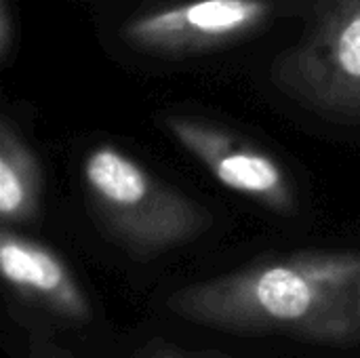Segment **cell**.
<instances>
[{
	"label": "cell",
	"instance_id": "8992f818",
	"mask_svg": "<svg viewBox=\"0 0 360 358\" xmlns=\"http://www.w3.org/2000/svg\"><path fill=\"white\" fill-rule=\"evenodd\" d=\"M0 268L6 285L44 310L84 323L91 306L68 264L46 245L17 234L8 226L0 232Z\"/></svg>",
	"mask_w": 360,
	"mask_h": 358
},
{
	"label": "cell",
	"instance_id": "6da1fadb",
	"mask_svg": "<svg viewBox=\"0 0 360 358\" xmlns=\"http://www.w3.org/2000/svg\"><path fill=\"white\" fill-rule=\"evenodd\" d=\"M360 251H302L188 285L167 308L226 333H291L319 342L356 335Z\"/></svg>",
	"mask_w": 360,
	"mask_h": 358
},
{
	"label": "cell",
	"instance_id": "3957f363",
	"mask_svg": "<svg viewBox=\"0 0 360 358\" xmlns=\"http://www.w3.org/2000/svg\"><path fill=\"white\" fill-rule=\"evenodd\" d=\"M306 27L270 65L274 87L302 108L360 120V0H304Z\"/></svg>",
	"mask_w": 360,
	"mask_h": 358
},
{
	"label": "cell",
	"instance_id": "9c48e42d",
	"mask_svg": "<svg viewBox=\"0 0 360 358\" xmlns=\"http://www.w3.org/2000/svg\"><path fill=\"white\" fill-rule=\"evenodd\" d=\"M27 354L30 358H76L68 348H63L61 344H57L53 338L44 333H30Z\"/></svg>",
	"mask_w": 360,
	"mask_h": 358
},
{
	"label": "cell",
	"instance_id": "52a82bcc",
	"mask_svg": "<svg viewBox=\"0 0 360 358\" xmlns=\"http://www.w3.org/2000/svg\"><path fill=\"white\" fill-rule=\"evenodd\" d=\"M42 169L34 150L8 118L0 122V219L2 226L30 224L40 213Z\"/></svg>",
	"mask_w": 360,
	"mask_h": 358
},
{
	"label": "cell",
	"instance_id": "7a4b0ae2",
	"mask_svg": "<svg viewBox=\"0 0 360 358\" xmlns=\"http://www.w3.org/2000/svg\"><path fill=\"white\" fill-rule=\"evenodd\" d=\"M82 184L105 232L133 257H156L209 230L211 213L112 143L82 162Z\"/></svg>",
	"mask_w": 360,
	"mask_h": 358
},
{
	"label": "cell",
	"instance_id": "30bf717a",
	"mask_svg": "<svg viewBox=\"0 0 360 358\" xmlns=\"http://www.w3.org/2000/svg\"><path fill=\"white\" fill-rule=\"evenodd\" d=\"M13 15L8 0H0V61L6 63L11 51H13Z\"/></svg>",
	"mask_w": 360,
	"mask_h": 358
},
{
	"label": "cell",
	"instance_id": "ba28073f",
	"mask_svg": "<svg viewBox=\"0 0 360 358\" xmlns=\"http://www.w3.org/2000/svg\"><path fill=\"white\" fill-rule=\"evenodd\" d=\"M137 358H221L213 357V354H200V352H190L186 348H179L167 340L154 338L150 342L143 344V348L139 350Z\"/></svg>",
	"mask_w": 360,
	"mask_h": 358
},
{
	"label": "cell",
	"instance_id": "8fae6325",
	"mask_svg": "<svg viewBox=\"0 0 360 358\" xmlns=\"http://www.w3.org/2000/svg\"><path fill=\"white\" fill-rule=\"evenodd\" d=\"M359 312H360V289H359Z\"/></svg>",
	"mask_w": 360,
	"mask_h": 358
},
{
	"label": "cell",
	"instance_id": "277c9868",
	"mask_svg": "<svg viewBox=\"0 0 360 358\" xmlns=\"http://www.w3.org/2000/svg\"><path fill=\"white\" fill-rule=\"evenodd\" d=\"M278 0H192L133 17L122 40L158 57H184L243 40L278 13Z\"/></svg>",
	"mask_w": 360,
	"mask_h": 358
},
{
	"label": "cell",
	"instance_id": "5b68a950",
	"mask_svg": "<svg viewBox=\"0 0 360 358\" xmlns=\"http://www.w3.org/2000/svg\"><path fill=\"white\" fill-rule=\"evenodd\" d=\"M165 129L228 190L238 192L262 207L291 215L295 190L283 165L266 150L249 143L221 127L192 116H167Z\"/></svg>",
	"mask_w": 360,
	"mask_h": 358
}]
</instances>
